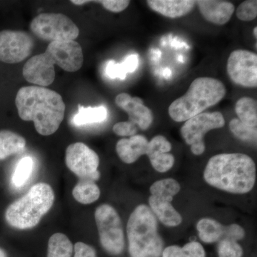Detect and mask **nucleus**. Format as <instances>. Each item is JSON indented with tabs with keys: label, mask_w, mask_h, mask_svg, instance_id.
Masks as SVG:
<instances>
[{
	"label": "nucleus",
	"mask_w": 257,
	"mask_h": 257,
	"mask_svg": "<svg viewBox=\"0 0 257 257\" xmlns=\"http://www.w3.org/2000/svg\"><path fill=\"white\" fill-rule=\"evenodd\" d=\"M225 125L224 116L219 111L203 112L185 121L180 130L185 143L190 146L194 155H201L205 151L204 138L206 134Z\"/></svg>",
	"instance_id": "nucleus-9"
},
{
	"label": "nucleus",
	"mask_w": 257,
	"mask_h": 257,
	"mask_svg": "<svg viewBox=\"0 0 257 257\" xmlns=\"http://www.w3.org/2000/svg\"><path fill=\"white\" fill-rule=\"evenodd\" d=\"M204 178L216 189L231 194H246L254 186L256 165L252 159L244 154H220L209 160Z\"/></svg>",
	"instance_id": "nucleus-2"
},
{
	"label": "nucleus",
	"mask_w": 257,
	"mask_h": 257,
	"mask_svg": "<svg viewBox=\"0 0 257 257\" xmlns=\"http://www.w3.org/2000/svg\"><path fill=\"white\" fill-rule=\"evenodd\" d=\"M153 168L157 172L164 173L172 169L175 164V157L170 153H163L157 155L150 160Z\"/></svg>",
	"instance_id": "nucleus-32"
},
{
	"label": "nucleus",
	"mask_w": 257,
	"mask_h": 257,
	"mask_svg": "<svg viewBox=\"0 0 257 257\" xmlns=\"http://www.w3.org/2000/svg\"><path fill=\"white\" fill-rule=\"evenodd\" d=\"M73 250V245L66 235L55 233L49 239L47 257H71Z\"/></svg>",
	"instance_id": "nucleus-25"
},
{
	"label": "nucleus",
	"mask_w": 257,
	"mask_h": 257,
	"mask_svg": "<svg viewBox=\"0 0 257 257\" xmlns=\"http://www.w3.org/2000/svg\"><path fill=\"white\" fill-rule=\"evenodd\" d=\"M0 257H7L6 253L3 248H0Z\"/></svg>",
	"instance_id": "nucleus-37"
},
{
	"label": "nucleus",
	"mask_w": 257,
	"mask_h": 257,
	"mask_svg": "<svg viewBox=\"0 0 257 257\" xmlns=\"http://www.w3.org/2000/svg\"><path fill=\"white\" fill-rule=\"evenodd\" d=\"M219 257H241L243 249L237 241L229 239H222L218 243Z\"/></svg>",
	"instance_id": "nucleus-30"
},
{
	"label": "nucleus",
	"mask_w": 257,
	"mask_h": 257,
	"mask_svg": "<svg viewBox=\"0 0 257 257\" xmlns=\"http://www.w3.org/2000/svg\"><path fill=\"white\" fill-rule=\"evenodd\" d=\"M15 104L20 117L33 121L37 133L43 136L55 133L64 119L65 104L62 96L46 87L20 88Z\"/></svg>",
	"instance_id": "nucleus-1"
},
{
	"label": "nucleus",
	"mask_w": 257,
	"mask_h": 257,
	"mask_svg": "<svg viewBox=\"0 0 257 257\" xmlns=\"http://www.w3.org/2000/svg\"><path fill=\"white\" fill-rule=\"evenodd\" d=\"M54 201L55 194L49 184H35L28 194L10 204L5 211V219L15 229H32L50 211Z\"/></svg>",
	"instance_id": "nucleus-5"
},
{
	"label": "nucleus",
	"mask_w": 257,
	"mask_h": 257,
	"mask_svg": "<svg viewBox=\"0 0 257 257\" xmlns=\"http://www.w3.org/2000/svg\"><path fill=\"white\" fill-rule=\"evenodd\" d=\"M66 165L79 179L97 181L100 173L97 170L99 158L94 150L82 143L69 145L66 150Z\"/></svg>",
	"instance_id": "nucleus-10"
},
{
	"label": "nucleus",
	"mask_w": 257,
	"mask_h": 257,
	"mask_svg": "<svg viewBox=\"0 0 257 257\" xmlns=\"http://www.w3.org/2000/svg\"><path fill=\"white\" fill-rule=\"evenodd\" d=\"M203 18L218 25H225L231 20L235 11L234 5L227 1L199 0L196 1Z\"/></svg>",
	"instance_id": "nucleus-16"
},
{
	"label": "nucleus",
	"mask_w": 257,
	"mask_h": 257,
	"mask_svg": "<svg viewBox=\"0 0 257 257\" xmlns=\"http://www.w3.org/2000/svg\"><path fill=\"white\" fill-rule=\"evenodd\" d=\"M226 93L224 84L218 79L198 77L191 83L186 94L170 104L169 114L177 122L187 121L220 102Z\"/></svg>",
	"instance_id": "nucleus-3"
},
{
	"label": "nucleus",
	"mask_w": 257,
	"mask_h": 257,
	"mask_svg": "<svg viewBox=\"0 0 257 257\" xmlns=\"http://www.w3.org/2000/svg\"><path fill=\"white\" fill-rule=\"evenodd\" d=\"M25 147L26 140L21 135L10 130L0 131V160L23 153Z\"/></svg>",
	"instance_id": "nucleus-19"
},
{
	"label": "nucleus",
	"mask_w": 257,
	"mask_h": 257,
	"mask_svg": "<svg viewBox=\"0 0 257 257\" xmlns=\"http://www.w3.org/2000/svg\"><path fill=\"white\" fill-rule=\"evenodd\" d=\"M102 247L111 255H119L124 248V235L119 214L109 204H102L94 214Z\"/></svg>",
	"instance_id": "nucleus-8"
},
{
	"label": "nucleus",
	"mask_w": 257,
	"mask_h": 257,
	"mask_svg": "<svg viewBox=\"0 0 257 257\" xmlns=\"http://www.w3.org/2000/svg\"><path fill=\"white\" fill-rule=\"evenodd\" d=\"M74 257H96L94 248L87 243L77 242L74 245Z\"/></svg>",
	"instance_id": "nucleus-36"
},
{
	"label": "nucleus",
	"mask_w": 257,
	"mask_h": 257,
	"mask_svg": "<svg viewBox=\"0 0 257 257\" xmlns=\"http://www.w3.org/2000/svg\"><path fill=\"white\" fill-rule=\"evenodd\" d=\"M180 189L178 182L174 179L157 181L150 187V209L165 226H177L182 223V216L172 204Z\"/></svg>",
	"instance_id": "nucleus-6"
},
{
	"label": "nucleus",
	"mask_w": 257,
	"mask_h": 257,
	"mask_svg": "<svg viewBox=\"0 0 257 257\" xmlns=\"http://www.w3.org/2000/svg\"><path fill=\"white\" fill-rule=\"evenodd\" d=\"M235 111L239 119L251 127L256 128L257 102L251 97H242L236 101Z\"/></svg>",
	"instance_id": "nucleus-24"
},
{
	"label": "nucleus",
	"mask_w": 257,
	"mask_h": 257,
	"mask_svg": "<svg viewBox=\"0 0 257 257\" xmlns=\"http://www.w3.org/2000/svg\"><path fill=\"white\" fill-rule=\"evenodd\" d=\"M225 228L226 226L210 218L200 219L197 224L199 238L204 243L219 242L224 238Z\"/></svg>",
	"instance_id": "nucleus-20"
},
{
	"label": "nucleus",
	"mask_w": 257,
	"mask_h": 257,
	"mask_svg": "<svg viewBox=\"0 0 257 257\" xmlns=\"http://www.w3.org/2000/svg\"><path fill=\"white\" fill-rule=\"evenodd\" d=\"M35 42L31 35L23 31L3 30L0 32V61L7 64H18L31 55Z\"/></svg>",
	"instance_id": "nucleus-12"
},
{
	"label": "nucleus",
	"mask_w": 257,
	"mask_h": 257,
	"mask_svg": "<svg viewBox=\"0 0 257 257\" xmlns=\"http://www.w3.org/2000/svg\"><path fill=\"white\" fill-rule=\"evenodd\" d=\"M30 30L40 40L50 42L75 40L79 35L78 27L60 13L37 15L30 24Z\"/></svg>",
	"instance_id": "nucleus-7"
},
{
	"label": "nucleus",
	"mask_w": 257,
	"mask_h": 257,
	"mask_svg": "<svg viewBox=\"0 0 257 257\" xmlns=\"http://www.w3.org/2000/svg\"><path fill=\"white\" fill-rule=\"evenodd\" d=\"M34 162L32 157H23L19 162L13 176V184L15 187H21L26 184L33 171Z\"/></svg>",
	"instance_id": "nucleus-27"
},
{
	"label": "nucleus",
	"mask_w": 257,
	"mask_h": 257,
	"mask_svg": "<svg viewBox=\"0 0 257 257\" xmlns=\"http://www.w3.org/2000/svg\"><path fill=\"white\" fill-rule=\"evenodd\" d=\"M23 74L28 82L46 87L55 79V64L46 52L34 56L25 64Z\"/></svg>",
	"instance_id": "nucleus-14"
},
{
	"label": "nucleus",
	"mask_w": 257,
	"mask_h": 257,
	"mask_svg": "<svg viewBox=\"0 0 257 257\" xmlns=\"http://www.w3.org/2000/svg\"><path fill=\"white\" fill-rule=\"evenodd\" d=\"M72 195L81 204H92L100 197V189L94 181L79 179L72 190Z\"/></svg>",
	"instance_id": "nucleus-21"
},
{
	"label": "nucleus",
	"mask_w": 257,
	"mask_h": 257,
	"mask_svg": "<svg viewBox=\"0 0 257 257\" xmlns=\"http://www.w3.org/2000/svg\"><path fill=\"white\" fill-rule=\"evenodd\" d=\"M253 35H254L255 37H256H256H257V28L256 27V28H254V30H253Z\"/></svg>",
	"instance_id": "nucleus-38"
},
{
	"label": "nucleus",
	"mask_w": 257,
	"mask_h": 257,
	"mask_svg": "<svg viewBox=\"0 0 257 257\" xmlns=\"http://www.w3.org/2000/svg\"><path fill=\"white\" fill-rule=\"evenodd\" d=\"M104 7V9L111 13H121L130 5V2L126 0H101L95 1Z\"/></svg>",
	"instance_id": "nucleus-34"
},
{
	"label": "nucleus",
	"mask_w": 257,
	"mask_h": 257,
	"mask_svg": "<svg viewBox=\"0 0 257 257\" xmlns=\"http://www.w3.org/2000/svg\"><path fill=\"white\" fill-rule=\"evenodd\" d=\"M148 140L143 135H136L128 139H121L116 145L120 160L126 164H133L143 155H147Z\"/></svg>",
	"instance_id": "nucleus-17"
},
{
	"label": "nucleus",
	"mask_w": 257,
	"mask_h": 257,
	"mask_svg": "<svg viewBox=\"0 0 257 257\" xmlns=\"http://www.w3.org/2000/svg\"><path fill=\"white\" fill-rule=\"evenodd\" d=\"M171 150L172 145L170 142L165 137L157 135L152 139L151 141H149L147 155L150 160H151L160 154L169 153Z\"/></svg>",
	"instance_id": "nucleus-29"
},
{
	"label": "nucleus",
	"mask_w": 257,
	"mask_h": 257,
	"mask_svg": "<svg viewBox=\"0 0 257 257\" xmlns=\"http://www.w3.org/2000/svg\"><path fill=\"white\" fill-rule=\"evenodd\" d=\"M45 52L55 65L57 64L66 72H77L82 67L84 56L82 47L74 40L50 42Z\"/></svg>",
	"instance_id": "nucleus-13"
},
{
	"label": "nucleus",
	"mask_w": 257,
	"mask_h": 257,
	"mask_svg": "<svg viewBox=\"0 0 257 257\" xmlns=\"http://www.w3.org/2000/svg\"><path fill=\"white\" fill-rule=\"evenodd\" d=\"M128 251L132 257H160L164 242L158 233L156 216L141 204L132 213L126 226Z\"/></svg>",
	"instance_id": "nucleus-4"
},
{
	"label": "nucleus",
	"mask_w": 257,
	"mask_h": 257,
	"mask_svg": "<svg viewBox=\"0 0 257 257\" xmlns=\"http://www.w3.org/2000/svg\"><path fill=\"white\" fill-rule=\"evenodd\" d=\"M244 230L240 225L231 224L229 226H226L224 236L223 239H229L237 241L242 239L244 237Z\"/></svg>",
	"instance_id": "nucleus-35"
},
{
	"label": "nucleus",
	"mask_w": 257,
	"mask_h": 257,
	"mask_svg": "<svg viewBox=\"0 0 257 257\" xmlns=\"http://www.w3.org/2000/svg\"><path fill=\"white\" fill-rule=\"evenodd\" d=\"M115 103L128 115V121L147 130L152 124L153 114L151 109L144 104L143 99L138 96L132 97L126 93H121L115 98Z\"/></svg>",
	"instance_id": "nucleus-15"
},
{
	"label": "nucleus",
	"mask_w": 257,
	"mask_h": 257,
	"mask_svg": "<svg viewBox=\"0 0 257 257\" xmlns=\"http://www.w3.org/2000/svg\"><path fill=\"white\" fill-rule=\"evenodd\" d=\"M147 3L153 11L170 18L185 16L196 5L192 0H148Z\"/></svg>",
	"instance_id": "nucleus-18"
},
{
	"label": "nucleus",
	"mask_w": 257,
	"mask_h": 257,
	"mask_svg": "<svg viewBox=\"0 0 257 257\" xmlns=\"http://www.w3.org/2000/svg\"><path fill=\"white\" fill-rule=\"evenodd\" d=\"M113 132L118 136L130 137L131 138L138 133V127L131 121H121V122H118L114 125Z\"/></svg>",
	"instance_id": "nucleus-33"
},
{
	"label": "nucleus",
	"mask_w": 257,
	"mask_h": 257,
	"mask_svg": "<svg viewBox=\"0 0 257 257\" xmlns=\"http://www.w3.org/2000/svg\"><path fill=\"white\" fill-rule=\"evenodd\" d=\"M106 117H107V110L105 106L84 107L82 105H79L78 112L74 115L73 122L77 126H82V125L102 122L105 121Z\"/></svg>",
	"instance_id": "nucleus-23"
},
{
	"label": "nucleus",
	"mask_w": 257,
	"mask_h": 257,
	"mask_svg": "<svg viewBox=\"0 0 257 257\" xmlns=\"http://www.w3.org/2000/svg\"><path fill=\"white\" fill-rule=\"evenodd\" d=\"M226 70L235 84L243 87H257L256 54L248 50H234L230 54Z\"/></svg>",
	"instance_id": "nucleus-11"
},
{
	"label": "nucleus",
	"mask_w": 257,
	"mask_h": 257,
	"mask_svg": "<svg viewBox=\"0 0 257 257\" xmlns=\"http://www.w3.org/2000/svg\"><path fill=\"white\" fill-rule=\"evenodd\" d=\"M230 131L236 138L244 142L256 143V128L251 127L243 124L239 119H233L229 123Z\"/></svg>",
	"instance_id": "nucleus-28"
},
{
	"label": "nucleus",
	"mask_w": 257,
	"mask_h": 257,
	"mask_svg": "<svg viewBox=\"0 0 257 257\" xmlns=\"http://www.w3.org/2000/svg\"><path fill=\"white\" fill-rule=\"evenodd\" d=\"M138 65L139 56L133 54L126 57L121 63L109 60L106 64V74L109 78H119L123 80L126 78V74L135 72Z\"/></svg>",
	"instance_id": "nucleus-22"
},
{
	"label": "nucleus",
	"mask_w": 257,
	"mask_h": 257,
	"mask_svg": "<svg viewBox=\"0 0 257 257\" xmlns=\"http://www.w3.org/2000/svg\"><path fill=\"white\" fill-rule=\"evenodd\" d=\"M162 257H205V251L200 243L191 241L184 246H168L162 251Z\"/></svg>",
	"instance_id": "nucleus-26"
},
{
	"label": "nucleus",
	"mask_w": 257,
	"mask_h": 257,
	"mask_svg": "<svg viewBox=\"0 0 257 257\" xmlns=\"http://www.w3.org/2000/svg\"><path fill=\"white\" fill-rule=\"evenodd\" d=\"M236 14L241 21H252L257 17V1L247 0L243 2L236 9Z\"/></svg>",
	"instance_id": "nucleus-31"
}]
</instances>
